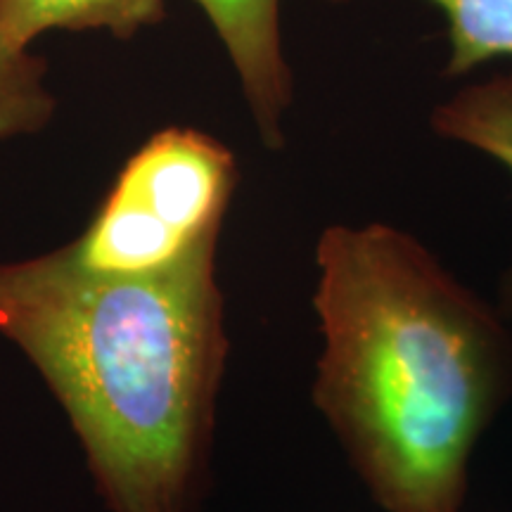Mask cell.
Returning a JSON list of instances; mask_svg holds the SVG:
<instances>
[{"mask_svg": "<svg viewBox=\"0 0 512 512\" xmlns=\"http://www.w3.org/2000/svg\"><path fill=\"white\" fill-rule=\"evenodd\" d=\"M235 185L238 162L221 140L166 126L126 159L88 226L62 249L98 275L169 271L219 242Z\"/></svg>", "mask_w": 512, "mask_h": 512, "instance_id": "3", "label": "cell"}, {"mask_svg": "<svg viewBox=\"0 0 512 512\" xmlns=\"http://www.w3.org/2000/svg\"><path fill=\"white\" fill-rule=\"evenodd\" d=\"M216 247L155 275L62 247L0 261V337L41 375L110 512H195L228 361Z\"/></svg>", "mask_w": 512, "mask_h": 512, "instance_id": "1", "label": "cell"}, {"mask_svg": "<svg viewBox=\"0 0 512 512\" xmlns=\"http://www.w3.org/2000/svg\"><path fill=\"white\" fill-rule=\"evenodd\" d=\"M432 124L439 136L475 147L512 174V72L465 86L434 110Z\"/></svg>", "mask_w": 512, "mask_h": 512, "instance_id": "6", "label": "cell"}, {"mask_svg": "<svg viewBox=\"0 0 512 512\" xmlns=\"http://www.w3.org/2000/svg\"><path fill=\"white\" fill-rule=\"evenodd\" d=\"M166 15V0H0V36L31 50L48 31H107L131 41Z\"/></svg>", "mask_w": 512, "mask_h": 512, "instance_id": "5", "label": "cell"}, {"mask_svg": "<svg viewBox=\"0 0 512 512\" xmlns=\"http://www.w3.org/2000/svg\"><path fill=\"white\" fill-rule=\"evenodd\" d=\"M46 76L41 57L0 36V143L36 136L55 119L57 98Z\"/></svg>", "mask_w": 512, "mask_h": 512, "instance_id": "8", "label": "cell"}, {"mask_svg": "<svg viewBox=\"0 0 512 512\" xmlns=\"http://www.w3.org/2000/svg\"><path fill=\"white\" fill-rule=\"evenodd\" d=\"M344 3V0H332ZM446 19V76H465L494 60H512V0H425Z\"/></svg>", "mask_w": 512, "mask_h": 512, "instance_id": "7", "label": "cell"}, {"mask_svg": "<svg viewBox=\"0 0 512 512\" xmlns=\"http://www.w3.org/2000/svg\"><path fill=\"white\" fill-rule=\"evenodd\" d=\"M316 264L320 413L384 510L458 512L510 382L508 335L401 230L328 228Z\"/></svg>", "mask_w": 512, "mask_h": 512, "instance_id": "2", "label": "cell"}, {"mask_svg": "<svg viewBox=\"0 0 512 512\" xmlns=\"http://www.w3.org/2000/svg\"><path fill=\"white\" fill-rule=\"evenodd\" d=\"M219 36L242 95L271 150L285 145L283 121L292 105L294 81L283 48V0H192Z\"/></svg>", "mask_w": 512, "mask_h": 512, "instance_id": "4", "label": "cell"}]
</instances>
